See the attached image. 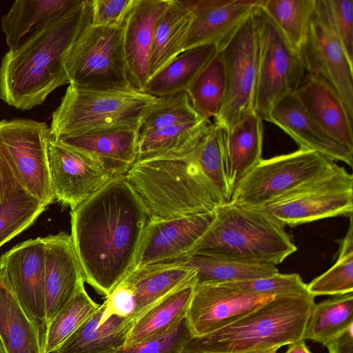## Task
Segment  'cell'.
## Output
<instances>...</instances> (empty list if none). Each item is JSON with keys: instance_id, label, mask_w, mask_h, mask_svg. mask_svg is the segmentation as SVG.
I'll return each instance as SVG.
<instances>
[{"instance_id": "obj_1", "label": "cell", "mask_w": 353, "mask_h": 353, "mask_svg": "<svg viewBox=\"0 0 353 353\" xmlns=\"http://www.w3.org/2000/svg\"><path fill=\"white\" fill-rule=\"evenodd\" d=\"M71 239L85 282L107 297L132 270L147 209L125 176L112 178L70 213Z\"/></svg>"}, {"instance_id": "obj_2", "label": "cell", "mask_w": 353, "mask_h": 353, "mask_svg": "<svg viewBox=\"0 0 353 353\" xmlns=\"http://www.w3.org/2000/svg\"><path fill=\"white\" fill-rule=\"evenodd\" d=\"M90 23V0H80L20 46L9 50L0 64V99L17 109L28 110L69 83L64 56Z\"/></svg>"}, {"instance_id": "obj_3", "label": "cell", "mask_w": 353, "mask_h": 353, "mask_svg": "<svg viewBox=\"0 0 353 353\" xmlns=\"http://www.w3.org/2000/svg\"><path fill=\"white\" fill-rule=\"evenodd\" d=\"M195 145L183 154L137 161L125 174L150 220L208 213L225 204L199 164Z\"/></svg>"}, {"instance_id": "obj_4", "label": "cell", "mask_w": 353, "mask_h": 353, "mask_svg": "<svg viewBox=\"0 0 353 353\" xmlns=\"http://www.w3.org/2000/svg\"><path fill=\"white\" fill-rule=\"evenodd\" d=\"M283 227L262 208L228 202L190 255L276 265L297 250Z\"/></svg>"}, {"instance_id": "obj_5", "label": "cell", "mask_w": 353, "mask_h": 353, "mask_svg": "<svg viewBox=\"0 0 353 353\" xmlns=\"http://www.w3.org/2000/svg\"><path fill=\"white\" fill-rule=\"evenodd\" d=\"M314 298L308 292L278 295L219 330L192 338L181 353H241L303 339Z\"/></svg>"}, {"instance_id": "obj_6", "label": "cell", "mask_w": 353, "mask_h": 353, "mask_svg": "<svg viewBox=\"0 0 353 353\" xmlns=\"http://www.w3.org/2000/svg\"><path fill=\"white\" fill-rule=\"evenodd\" d=\"M157 99L139 91H99L69 85L52 114L51 137L57 141L114 130H138Z\"/></svg>"}, {"instance_id": "obj_7", "label": "cell", "mask_w": 353, "mask_h": 353, "mask_svg": "<svg viewBox=\"0 0 353 353\" xmlns=\"http://www.w3.org/2000/svg\"><path fill=\"white\" fill-rule=\"evenodd\" d=\"M63 65L69 85L74 87L108 92L137 91L128 77L122 23L87 25L65 53Z\"/></svg>"}, {"instance_id": "obj_8", "label": "cell", "mask_w": 353, "mask_h": 353, "mask_svg": "<svg viewBox=\"0 0 353 353\" xmlns=\"http://www.w3.org/2000/svg\"><path fill=\"white\" fill-rule=\"evenodd\" d=\"M256 9L218 46L225 68L226 91L214 122L225 132L254 112L259 65Z\"/></svg>"}, {"instance_id": "obj_9", "label": "cell", "mask_w": 353, "mask_h": 353, "mask_svg": "<svg viewBox=\"0 0 353 353\" xmlns=\"http://www.w3.org/2000/svg\"><path fill=\"white\" fill-rule=\"evenodd\" d=\"M281 225L296 226L353 212V176L336 163L323 174L261 207Z\"/></svg>"}, {"instance_id": "obj_10", "label": "cell", "mask_w": 353, "mask_h": 353, "mask_svg": "<svg viewBox=\"0 0 353 353\" xmlns=\"http://www.w3.org/2000/svg\"><path fill=\"white\" fill-rule=\"evenodd\" d=\"M256 18L259 65L254 112L264 120L274 105L295 94L307 73L300 54L290 46L261 6Z\"/></svg>"}, {"instance_id": "obj_11", "label": "cell", "mask_w": 353, "mask_h": 353, "mask_svg": "<svg viewBox=\"0 0 353 353\" xmlns=\"http://www.w3.org/2000/svg\"><path fill=\"white\" fill-rule=\"evenodd\" d=\"M335 164L315 152L302 149L262 159L239 182L229 202L261 208L323 174Z\"/></svg>"}, {"instance_id": "obj_12", "label": "cell", "mask_w": 353, "mask_h": 353, "mask_svg": "<svg viewBox=\"0 0 353 353\" xmlns=\"http://www.w3.org/2000/svg\"><path fill=\"white\" fill-rule=\"evenodd\" d=\"M50 138V127L46 122L30 119L0 121V141L21 186L46 206L55 200L48 161Z\"/></svg>"}, {"instance_id": "obj_13", "label": "cell", "mask_w": 353, "mask_h": 353, "mask_svg": "<svg viewBox=\"0 0 353 353\" xmlns=\"http://www.w3.org/2000/svg\"><path fill=\"white\" fill-rule=\"evenodd\" d=\"M299 54L306 73L328 81L353 119V65L337 36L329 0H315L306 39Z\"/></svg>"}, {"instance_id": "obj_14", "label": "cell", "mask_w": 353, "mask_h": 353, "mask_svg": "<svg viewBox=\"0 0 353 353\" xmlns=\"http://www.w3.org/2000/svg\"><path fill=\"white\" fill-rule=\"evenodd\" d=\"M48 161L55 199L71 210L112 179L88 155L50 139Z\"/></svg>"}, {"instance_id": "obj_15", "label": "cell", "mask_w": 353, "mask_h": 353, "mask_svg": "<svg viewBox=\"0 0 353 353\" xmlns=\"http://www.w3.org/2000/svg\"><path fill=\"white\" fill-rule=\"evenodd\" d=\"M277 296L244 293L222 283L196 284L185 316L190 334L194 338L212 332Z\"/></svg>"}, {"instance_id": "obj_16", "label": "cell", "mask_w": 353, "mask_h": 353, "mask_svg": "<svg viewBox=\"0 0 353 353\" xmlns=\"http://www.w3.org/2000/svg\"><path fill=\"white\" fill-rule=\"evenodd\" d=\"M214 218L215 211L170 219L150 220L141 239L132 270L189 256Z\"/></svg>"}, {"instance_id": "obj_17", "label": "cell", "mask_w": 353, "mask_h": 353, "mask_svg": "<svg viewBox=\"0 0 353 353\" xmlns=\"http://www.w3.org/2000/svg\"><path fill=\"white\" fill-rule=\"evenodd\" d=\"M0 268L18 301L37 326L43 343L46 327L43 237L13 247L1 256Z\"/></svg>"}, {"instance_id": "obj_18", "label": "cell", "mask_w": 353, "mask_h": 353, "mask_svg": "<svg viewBox=\"0 0 353 353\" xmlns=\"http://www.w3.org/2000/svg\"><path fill=\"white\" fill-rule=\"evenodd\" d=\"M264 120L283 130L299 149L313 151L332 161H340L352 166L353 149L331 135L305 109L294 94L274 105Z\"/></svg>"}, {"instance_id": "obj_19", "label": "cell", "mask_w": 353, "mask_h": 353, "mask_svg": "<svg viewBox=\"0 0 353 353\" xmlns=\"http://www.w3.org/2000/svg\"><path fill=\"white\" fill-rule=\"evenodd\" d=\"M43 241L46 327L54 316L85 286V279L70 235L61 232L43 237Z\"/></svg>"}, {"instance_id": "obj_20", "label": "cell", "mask_w": 353, "mask_h": 353, "mask_svg": "<svg viewBox=\"0 0 353 353\" xmlns=\"http://www.w3.org/2000/svg\"><path fill=\"white\" fill-rule=\"evenodd\" d=\"M170 0H133L122 23L123 46L129 81L143 92L158 21Z\"/></svg>"}, {"instance_id": "obj_21", "label": "cell", "mask_w": 353, "mask_h": 353, "mask_svg": "<svg viewBox=\"0 0 353 353\" xmlns=\"http://www.w3.org/2000/svg\"><path fill=\"white\" fill-rule=\"evenodd\" d=\"M192 12L183 50L219 45L261 6L262 0H182Z\"/></svg>"}, {"instance_id": "obj_22", "label": "cell", "mask_w": 353, "mask_h": 353, "mask_svg": "<svg viewBox=\"0 0 353 353\" xmlns=\"http://www.w3.org/2000/svg\"><path fill=\"white\" fill-rule=\"evenodd\" d=\"M194 281L196 271L177 260L133 269L120 283L132 295L138 321L170 294Z\"/></svg>"}, {"instance_id": "obj_23", "label": "cell", "mask_w": 353, "mask_h": 353, "mask_svg": "<svg viewBox=\"0 0 353 353\" xmlns=\"http://www.w3.org/2000/svg\"><path fill=\"white\" fill-rule=\"evenodd\" d=\"M57 141L88 155L101 164L112 178L125 176L137 159V129L85 134Z\"/></svg>"}, {"instance_id": "obj_24", "label": "cell", "mask_w": 353, "mask_h": 353, "mask_svg": "<svg viewBox=\"0 0 353 353\" xmlns=\"http://www.w3.org/2000/svg\"><path fill=\"white\" fill-rule=\"evenodd\" d=\"M294 94L305 109L331 135L353 149V119L341 96L328 81L306 74Z\"/></svg>"}, {"instance_id": "obj_25", "label": "cell", "mask_w": 353, "mask_h": 353, "mask_svg": "<svg viewBox=\"0 0 353 353\" xmlns=\"http://www.w3.org/2000/svg\"><path fill=\"white\" fill-rule=\"evenodd\" d=\"M263 121L254 112L225 132L224 168L230 199L242 179L262 159Z\"/></svg>"}, {"instance_id": "obj_26", "label": "cell", "mask_w": 353, "mask_h": 353, "mask_svg": "<svg viewBox=\"0 0 353 353\" xmlns=\"http://www.w3.org/2000/svg\"><path fill=\"white\" fill-rule=\"evenodd\" d=\"M105 304L54 353H112L125 346L136 321L114 314L105 316Z\"/></svg>"}, {"instance_id": "obj_27", "label": "cell", "mask_w": 353, "mask_h": 353, "mask_svg": "<svg viewBox=\"0 0 353 353\" xmlns=\"http://www.w3.org/2000/svg\"><path fill=\"white\" fill-rule=\"evenodd\" d=\"M80 0H17L1 19L10 50L20 46L59 19Z\"/></svg>"}, {"instance_id": "obj_28", "label": "cell", "mask_w": 353, "mask_h": 353, "mask_svg": "<svg viewBox=\"0 0 353 353\" xmlns=\"http://www.w3.org/2000/svg\"><path fill=\"white\" fill-rule=\"evenodd\" d=\"M0 342L6 353H42L39 330L18 301L1 268Z\"/></svg>"}, {"instance_id": "obj_29", "label": "cell", "mask_w": 353, "mask_h": 353, "mask_svg": "<svg viewBox=\"0 0 353 353\" xmlns=\"http://www.w3.org/2000/svg\"><path fill=\"white\" fill-rule=\"evenodd\" d=\"M217 50L216 45H207L183 51L148 79L143 92L156 97L185 92Z\"/></svg>"}, {"instance_id": "obj_30", "label": "cell", "mask_w": 353, "mask_h": 353, "mask_svg": "<svg viewBox=\"0 0 353 353\" xmlns=\"http://www.w3.org/2000/svg\"><path fill=\"white\" fill-rule=\"evenodd\" d=\"M192 19V12L183 1L170 0L156 27L149 61L148 79L183 51Z\"/></svg>"}, {"instance_id": "obj_31", "label": "cell", "mask_w": 353, "mask_h": 353, "mask_svg": "<svg viewBox=\"0 0 353 353\" xmlns=\"http://www.w3.org/2000/svg\"><path fill=\"white\" fill-rule=\"evenodd\" d=\"M211 122L204 119L196 123L157 130L139 137L137 161L188 152L196 145Z\"/></svg>"}, {"instance_id": "obj_32", "label": "cell", "mask_w": 353, "mask_h": 353, "mask_svg": "<svg viewBox=\"0 0 353 353\" xmlns=\"http://www.w3.org/2000/svg\"><path fill=\"white\" fill-rule=\"evenodd\" d=\"M196 283L192 281L174 291L137 321L125 346L158 335L185 319Z\"/></svg>"}, {"instance_id": "obj_33", "label": "cell", "mask_w": 353, "mask_h": 353, "mask_svg": "<svg viewBox=\"0 0 353 353\" xmlns=\"http://www.w3.org/2000/svg\"><path fill=\"white\" fill-rule=\"evenodd\" d=\"M179 261L196 271V284L241 281L279 272L276 265L271 264L246 263L201 254H191Z\"/></svg>"}, {"instance_id": "obj_34", "label": "cell", "mask_w": 353, "mask_h": 353, "mask_svg": "<svg viewBox=\"0 0 353 353\" xmlns=\"http://www.w3.org/2000/svg\"><path fill=\"white\" fill-rule=\"evenodd\" d=\"M353 324L352 292L314 303L305 327L303 339L325 345Z\"/></svg>"}, {"instance_id": "obj_35", "label": "cell", "mask_w": 353, "mask_h": 353, "mask_svg": "<svg viewBox=\"0 0 353 353\" xmlns=\"http://www.w3.org/2000/svg\"><path fill=\"white\" fill-rule=\"evenodd\" d=\"M226 79L219 50L185 92L194 109L203 118L215 120L224 102Z\"/></svg>"}, {"instance_id": "obj_36", "label": "cell", "mask_w": 353, "mask_h": 353, "mask_svg": "<svg viewBox=\"0 0 353 353\" xmlns=\"http://www.w3.org/2000/svg\"><path fill=\"white\" fill-rule=\"evenodd\" d=\"M315 0H262L261 9L290 46L300 52L305 41Z\"/></svg>"}, {"instance_id": "obj_37", "label": "cell", "mask_w": 353, "mask_h": 353, "mask_svg": "<svg viewBox=\"0 0 353 353\" xmlns=\"http://www.w3.org/2000/svg\"><path fill=\"white\" fill-rule=\"evenodd\" d=\"M100 306L83 287L47 324L42 353H54Z\"/></svg>"}, {"instance_id": "obj_38", "label": "cell", "mask_w": 353, "mask_h": 353, "mask_svg": "<svg viewBox=\"0 0 353 353\" xmlns=\"http://www.w3.org/2000/svg\"><path fill=\"white\" fill-rule=\"evenodd\" d=\"M353 227L350 216L347 233L341 243L336 262L325 272L307 284L309 294L316 297L322 295H342L353 292Z\"/></svg>"}, {"instance_id": "obj_39", "label": "cell", "mask_w": 353, "mask_h": 353, "mask_svg": "<svg viewBox=\"0 0 353 353\" xmlns=\"http://www.w3.org/2000/svg\"><path fill=\"white\" fill-rule=\"evenodd\" d=\"M204 119L194 109L186 92L157 97L139 124V137L157 130L196 123Z\"/></svg>"}, {"instance_id": "obj_40", "label": "cell", "mask_w": 353, "mask_h": 353, "mask_svg": "<svg viewBox=\"0 0 353 353\" xmlns=\"http://www.w3.org/2000/svg\"><path fill=\"white\" fill-rule=\"evenodd\" d=\"M47 206L23 187L0 208V248L31 226Z\"/></svg>"}, {"instance_id": "obj_41", "label": "cell", "mask_w": 353, "mask_h": 353, "mask_svg": "<svg viewBox=\"0 0 353 353\" xmlns=\"http://www.w3.org/2000/svg\"><path fill=\"white\" fill-rule=\"evenodd\" d=\"M192 338L185 318L158 335L112 353H181Z\"/></svg>"}, {"instance_id": "obj_42", "label": "cell", "mask_w": 353, "mask_h": 353, "mask_svg": "<svg viewBox=\"0 0 353 353\" xmlns=\"http://www.w3.org/2000/svg\"><path fill=\"white\" fill-rule=\"evenodd\" d=\"M224 285L244 293L280 295L307 292L306 285L298 274H281L236 282Z\"/></svg>"}, {"instance_id": "obj_43", "label": "cell", "mask_w": 353, "mask_h": 353, "mask_svg": "<svg viewBox=\"0 0 353 353\" xmlns=\"http://www.w3.org/2000/svg\"><path fill=\"white\" fill-rule=\"evenodd\" d=\"M337 36L349 62L353 65V1L329 0Z\"/></svg>"}, {"instance_id": "obj_44", "label": "cell", "mask_w": 353, "mask_h": 353, "mask_svg": "<svg viewBox=\"0 0 353 353\" xmlns=\"http://www.w3.org/2000/svg\"><path fill=\"white\" fill-rule=\"evenodd\" d=\"M133 0H90L91 24L97 26L122 23Z\"/></svg>"}, {"instance_id": "obj_45", "label": "cell", "mask_w": 353, "mask_h": 353, "mask_svg": "<svg viewBox=\"0 0 353 353\" xmlns=\"http://www.w3.org/2000/svg\"><path fill=\"white\" fill-rule=\"evenodd\" d=\"M22 187L14 165L0 141V208L19 188Z\"/></svg>"}, {"instance_id": "obj_46", "label": "cell", "mask_w": 353, "mask_h": 353, "mask_svg": "<svg viewBox=\"0 0 353 353\" xmlns=\"http://www.w3.org/2000/svg\"><path fill=\"white\" fill-rule=\"evenodd\" d=\"M325 346L329 353H353V324Z\"/></svg>"}, {"instance_id": "obj_47", "label": "cell", "mask_w": 353, "mask_h": 353, "mask_svg": "<svg viewBox=\"0 0 353 353\" xmlns=\"http://www.w3.org/2000/svg\"><path fill=\"white\" fill-rule=\"evenodd\" d=\"M288 345V348L285 353H312L304 339L296 341Z\"/></svg>"}, {"instance_id": "obj_48", "label": "cell", "mask_w": 353, "mask_h": 353, "mask_svg": "<svg viewBox=\"0 0 353 353\" xmlns=\"http://www.w3.org/2000/svg\"><path fill=\"white\" fill-rule=\"evenodd\" d=\"M279 348H280V347H270V348H267V349L249 351V352H241V353H277V351Z\"/></svg>"}, {"instance_id": "obj_49", "label": "cell", "mask_w": 353, "mask_h": 353, "mask_svg": "<svg viewBox=\"0 0 353 353\" xmlns=\"http://www.w3.org/2000/svg\"><path fill=\"white\" fill-rule=\"evenodd\" d=\"M0 353H6L1 342H0Z\"/></svg>"}]
</instances>
